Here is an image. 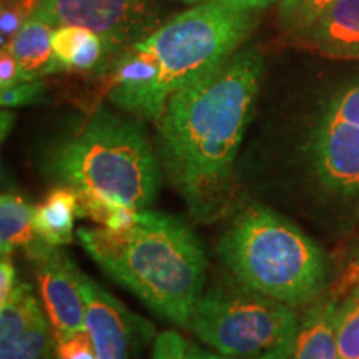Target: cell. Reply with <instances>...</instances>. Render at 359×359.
I'll return each mask as SVG.
<instances>
[{"label": "cell", "mask_w": 359, "mask_h": 359, "mask_svg": "<svg viewBox=\"0 0 359 359\" xmlns=\"http://www.w3.org/2000/svg\"><path fill=\"white\" fill-rule=\"evenodd\" d=\"M262 74L257 48L238 50L212 74L175 92L156 122L165 173L200 222H215L230 205L233 165Z\"/></svg>", "instance_id": "obj_1"}, {"label": "cell", "mask_w": 359, "mask_h": 359, "mask_svg": "<svg viewBox=\"0 0 359 359\" xmlns=\"http://www.w3.org/2000/svg\"><path fill=\"white\" fill-rule=\"evenodd\" d=\"M88 255L156 314L188 327L203 294L205 255L190 226L170 215L142 210L127 230L79 228Z\"/></svg>", "instance_id": "obj_2"}, {"label": "cell", "mask_w": 359, "mask_h": 359, "mask_svg": "<svg viewBox=\"0 0 359 359\" xmlns=\"http://www.w3.org/2000/svg\"><path fill=\"white\" fill-rule=\"evenodd\" d=\"M48 173L79 198L95 196L147 210L160 187V167L135 122L100 109L48 160Z\"/></svg>", "instance_id": "obj_3"}, {"label": "cell", "mask_w": 359, "mask_h": 359, "mask_svg": "<svg viewBox=\"0 0 359 359\" xmlns=\"http://www.w3.org/2000/svg\"><path fill=\"white\" fill-rule=\"evenodd\" d=\"M218 255L243 288L291 306L314 298L326 281L321 250L290 222L259 205L245 208L228 224Z\"/></svg>", "instance_id": "obj_4"}, {"label": "cell", "mask_w": 359, "mask_h": 359, "mask_svg": "<svg viewBox=\"0 0 359 359\" xmlns=\"http://www.w3.org/2000/svg\"><path fill=\"white\" fill-rule=\"evenodd\" d=\"M253 24L250 11L198 4L138 40L137 45L154 53L160 64V77L142 118L158 122L168 98L235 55Z\"/></svg>", "instance_id": "obj_5"}, {"label": "cell", "mask_w": 359, "mask_h": 359, "mask_svg": "<svg viewBox=\"0 0 359 359\" xmlns=\"http://www.w3.org/2000/svg\"><path fill=\"white\" fill-rule=\"evenodd\" d=\"M188 327L218 354L257 358L293 353L299 323L291 304L241 286L201 294Z\"/></svg>", "instance_id": "obj_6"}, {"label": "cell", "mask_w": 359, "mask_h": 359, "mask_svg": "<svg viewBox=\"0 0 359 359\" xmlns=\"http://www.w3.org/2000/svg\"><path fill=\"white\" fill-rule=\"evenodd\" d=\"M34 17L53 29L75 25L92 30L103 40L107 53L140 39L155 22L150 0H40Z\"/></svg>", "instance_id": "obj_7"}, {"label": "cell", "mask_w": 359, "mask_h": 359, "mask_svg": "<svg viewBox=\"0 0 359 359\" xmlns=\"http://www.w3.org/2000/svg\"><path fill=\"white\" fill-rule=\"evenodd\" d=\"M25 253L35 266L40 298L55 339L87 330V303L77 281V266L58 246L39 236Z\"/></svg>", "instance_id": "obj_8"}, {"label": "cell", "mask_w": 359, "mask_h": 359, "mask_svg": "<svg viewBox=\"0 0 359 359\" xmlns=\"http://www.w3.org/2000/svg\"><path fill=\"white\" fill-rule=\"evenodd\" d=\"M77 281L87 303V331L92 336L97 359H132L137 346L138 321L79 268Z\"/></svg>", "instance_id": "obj_9"}, {"label": "cell", "mask_w": 359, "mask_h": 359, "mask_svg": "<svg viewBox=\"0 0 359 359\" xmlns=\"http://www.w3.org/2000/svg\"><path fill=\"white\" fill-rule=\"evenodd\" d=\"M314 172L327 190L359 195V127L323 120L313 140Z\"/></svg>", "instance_id": "obj_10"}, {"label": "cell", "mask_w": 359, "mask_h": 359, "mask_svg": "<svg viewBox=\"0 0 359 359\" xmlns=\"http://www.w3.org/2000/svg\"><path fill=\"white\" fill-rule=\"evenodd\" d=\"M302 43L330 58H359V0H336Z\"/></svg>", "instance_id": "obj_11"}, {"label": "cell", "mask_w": 359, "mask_h": 359, "mask_svg": "<svg viewBox=\"0 0 359 359\" xmlns=\"http://www.w3.org/2000/svg\"><path fill=\"white\" fill-rule=\"evenodd\" d=\"M52 25L30 17L15 37L7 43V47H2L7 48L17 60L24 82L39 80L42 75L52 74Z\"/></svg>", "instance_id": "obj_12"}, {"label": "cell", "mask_w": 359, "mask_h": 359, "mask_svg": "<svg viewBox=\"0 0 359 359\" xmlns=\"http://www.w3.org/2000/svg\"><path fill=\"white\" fill-rule=\"evenodd\" d=\"M52 72L92 70L102 60L107 47L92 30L75 25H62L52 34Z\"/></svg>", "instance_id": "obj_13"}, {"label": "cell", "mask_w": 359, "mask_h": 359, "mask_svg": "<svg viewBox=\"0 0 359 359\" xmlns=\"http://www.w3.org/2000/svg\"><path fill=\"white\" fill-rule=\"evenodd\" d=\"M334 303H323L299 323L293 359H341L336 336Z\"/></svg>", "instance_id": "obj_14"}, {"label": "cell", "mask_w": 359, "mask_h": 359, "mask_svg": "<svg viewBox=\"0 0 359 359\" xmlns=\"http://www.w3.org/2000/svg\"><path fill=\"white\" fill-rule=\"evenodd\" d=\"M79 217V196L70 188L58 187L35 206L32 224L39 238L60 246L74 238V222Z\"/></svg>", "instance_id": "obj_15"}, {"label": "cell", "mask_w": 359, "mask_h": 359, "mask_svg": "<svg viewBox=\"0 0 359 359\" xmlns=\"http://www.w3.org/2000/svg\"><path fill=\"white\" fill-rule=\"evenodd\" d=\"M32 206L17 193H4L0 198V251L11 257L17 248H27L37 238Z\"/></svg>", "instance_id": "obj_16"}, {"label": "cell", "mask_w": 359, "mask_h": 359, "mask_svg": "<svg viewBox=\"0 0 359 359\" xmlns=\"http://www.w3.org/2000/svg\"><path fill=\"white\" fill-rule=\"evenodd\" d=\"M45 314L12 343L0 344V359H52L57 339L50 320Z\"/></svg>", "instance_id": "obj_17"}, {"label": "cell", "mask_w": 359, "mask_h": 359, "mask_svg": "<svg viewBox=\"0 0 359 359\" xmlns=\"http://www.w3.org/2000/svg\"><path fill=\"white\" fill-rule=\"evenodd\" d=\"M336 0H280V8H278L280 29L290 39L302 42L323 13Z\"/></svg>", "instance_id": "obj_18"}, {"label": "cell", "mask_w": 359, "mask_h": 359, "mask_svg": "<svg viewBox=\"0 0 359 359\" xmlns=\"http://www.w3.org/2000/svg\"><path fill=\"white\" fill-rule=\"evenodd\" d=\"M334 321L339 358L359 359V285L336 308Z\"/></svg>", "instance_id": "obj_19"}, {"label": "cell", "mask_w": 359, "mask_h": 359, "mask_svg": "<svg viewBox=\"0 0 359 359\" xmlns=\"http://www.w3.org/2000/svg\"><path fill=\"white\" fill-rule=\"evenodd\" d=\"M325 120L344 122L359 127V83L336 95L327 105Z\"/></svg>", "instance_id": "obj_20"}, {"label": "cell", "mask_w": 359, "mask_h": 359, "mask_svg": "<svg viewBox=\"0 0 359 359\" xmlns=\"http://www.w3.org/2000/svg\"><path fill=\"white\" fill-rule=\"evenodd\" d=\"M151 359H196V346L175 331H165L156 336Z\"/></svg>", "instance_id": "obj_21"}, {"label": "cell", "mask_w": 359, "mask_h": 359, "mask_svg": "<svg viewBox=\"0 0 359 359\" xmlns=\"http://www.w3.org/2000/svg\"><path fill=\"white\" fill-rule=\"evenodd\" d=\"M55 356L57 359H97L92 336L85 330L57 338Z\"/></svg>", "instance_id": "obj_22"}, {"label": "cell", "mask_w": 359, "mask_h": 359, "mask_svg": "<svg viewBox=\"0 0 359 359\" xmlns=\"http://www.w3.org/2000/svg\"><path fill=\"white\" fill-rule=\"evenodd\" d=\"M43 98V83L39 80H29V82H20L13 87L2 90L0 93V103L2 109H15V107L30 105L37 103Z\"/></svg>", "instance_id": "obj_23"}, {"label": "cell", "mask_w": 359, "mask_h": 359, "mask_svg": "<svg viewBox=\"0 0 359 359\" xmlns=\"http://www.w3.org/2000/svg\"><path fill=\"white\" fill-rule=\"evenodd\" d=\"M20 82H24V79H22L19 64L7 48H2V53H0V88L6 90Z\"/></svg>", "instance_id": "obj_24"}, {"label": "cell", "mask_w": 359, "mask_h": 359, "mask_svg": "<svg viewBox=\"0 0 359 359\" xmlns=\"http://www.w3.org/2000/svg\"><path fill=\"white\" fill-rule=\"evenodd\" d=\"M19 283L15 281V266L11 257H2L0 263V304L6 303L7 298L13 293Z\"/></svg>", "instance_id": "obj_25"}, {"label": "cell", "mask_w": 359, "mask_h": 359, "mask_svg": "<svg viewBox=\"0 0 359 359\" xmlns=\"http://www.w3.org/2000/svg\"><path fill=\"white\" fill-rule=\"evenodd\" d=\"M182 2L190 4V6H198V4H222V6L241 8V11H257V8H264L276 0H182Z\"/></svg>", "instance_id": "obj_26"}, {"label": "cell", "mask_w": 359, "mask_h": 359, "mask_svg": "<svg viewBox=\"0 0 359 359\" xmlns=\"http://www.w3.org/2000/svg\"><path fill=\"white\" fill-rule=\"evenodd\" d=\"M196 359H293V353H271V354H264V356H257V358H230V356H223V354L201 351L200 348H196Z\"/></svg>", "instance_id": "obj_27"}, {"label": "cell", "mask_w": 359, "mask_h": 359, "mask_svg": "<svg viewBox=\"0 0 359 359\" xmlns=\"http://www.w3.org/2000/svg\"><path fill=\"white\" fill-rule=\"evenodd\" d=\"M344 283H346V285H353V283L359 285V255H358V258L353 262L351 268L348 269V275H346V280H344Z\"/></svg>", "instance_id": "obj_28"}]
</instances>
